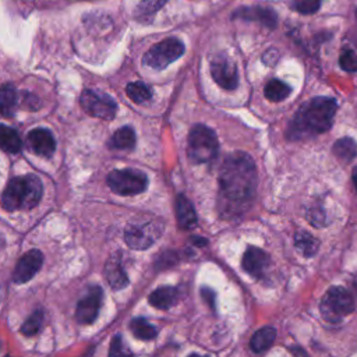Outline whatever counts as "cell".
<instances>
[{
	"mask_svg": "<svg viewBox=\"0 0 357 357\" xmlns=\"http://www.w3.org/2000/svg\"><path fill=\"white\" fill-rule=\"evenodd\" d=\"M106 183L109 188L119 195L141 194L148 187V177L135 169L112 170L107 174Z\"/></svg>",
	"mask_w": 357,
	"mask_h": 357,
	"instance_id": "cell-7",
	"label": "cell"
},
{
	"mask_svg": "<svg viewBox=\"0 0 357 357\" xmlns=\"http://www.w3.org/2000/svg\"><path fill=\"white\" fill-rule=\"evenodd\" d=\"M102 297H103L102 287L92 286L88 289L85 296L78 301L77 310H75V318L79 324L88 325L96 319L99 314V308L102 305Z\"/></svg>",
	"mask_w": 357,
	"mask_h": 357,
	"instance_id": "cell-11",
	"label": "cell"
},
{
	"mask_svg": "<svg viewBox=\"0 0 357 357\" xmlns=\"http://www.w3.org/2000/svg\"><path fill=\"white\" fill-rule=\"evenodd\" d=\"M241 265L248 275L261 279L269 265V255L258 247H248L243 255Z\"/></svg>",
	"mask_w": 357,
	"mask_h": 357,
	"instance_id": "cell-14",
	"label": "cell"
},
{
	"mask_svg": "<svg viewBox=\"0 0 357 357\" xmlns=\"http://www.w3.org/2000/svg\"><path fill=\"white\" fill-rule=\"evenodd\" d=\"M188 158L194 163H206L215 159L219 151L218 137L209 127L197 124L191 128L187 142Z\"/></svg>",
	"mask_w": 357,
	"mask_h": 357,
	"instance_id": "cell-4",
	"label": "cell"
},
{
	"mask_svg": "<svg viewBox=\"0 0 357 357\" xmlns=\"http://www.w3.org/2000/svg\"><path fill=\"white\" fill-rule=\"evenodd\" d=\"M105 276L107 279V283L112 289L120 290L128 284L127 273L121 265V261L119 257L112 255L106 265H105Z\"/></svg>",
	"mask_w": 357,
	"mask_h": 357,
	"instance_id": "cell-16",
	"label": "cell"
},
{
	"mask_svg": "<svg viewBox=\"0 0 357 357\" xmlns=\"http://www.w3.org/2000/svg\"><path fill=\"white\" fill-rule=\"evenodd\" d=\"M162 231L163 223L156 219L132 222L126 227L124 240L134 250H145L160 237Z\"/></svg>",
	"mask_w": 357,
	"mask_h": 357,
	"instance_id": "cell-8",
	"label": "cell"
},
{
	"mask_svg": "<svg viewBox=\"0 0 357 357\" xmlns=\"http://www.w3.org/2000/svg\"><path fill=\"white\" fill-rule=\"evenodd\" d=\"M275 337H276L275 328L264 326L252 335L250 340V347L254 353H262L272 346V343L275 342Z\"/></svg>",
	"mask_w": 357,
	"mask_h": 357,
	"instance_id": "cell-20",
	"label": "cell"
},
{
	"mask_svg": "<svg viewBox=\"0 0 357 357\" xmlns=\"http://www.w3.org/2000/svg\"><path fill=\"white\" fill-rule=\"evenodd\" d=\"M257 187V169L245 152L229 155L219 172L218 204L222 215L231 218L243 213L251 205Z\"/></svg>",
	"mask_w": 357,
	"mask_h": 357,
	"instance_id": "cell-1",
	"label": "cell"
},
{
	"mask_svg": "<svg viewBox=\"0 0 357 357\" xmlns=\"http://www.w3.org/2000/svg\"><path fill=\"white\" fill-rule=\"evenodd\" d=\"M21 145V138L17 134V131L0 124V149L10 153H17L20 152Z\"/></svg>",
	"mask_w": 357,
	"mask_h": 357,
	"instance_id": "cell-23",
	"label": "cell"
},
{
	"mask_svg": "<svg viewBox=\"0 0 357 357\" xmlns=\"http://www.w3.org/2000/svg\"><path fill=\"white\" fill-rule=\"evenodd\" d=\"M319 310L325 321L336 324L353 312L354 300L349 290L340 286H333L324 294Z\"/></svg>",
	"mask_w": 357,
	"mask_h": 357,
	"instance_id": "cell-5",
	"label": "cell"
},
{
	"mask_svg": "<svg viewBox=\"0 0 357 357\" xmlns=\"http://www.w3.org/2000/svg\"><path fill=\"white\" fill-rule=\"evenodd\" d=\"M294 245L304 257H312L318 251L319 241L308 231L300 230L294 234Z\"/></svg>",
	"mask_w": 357,
	"mask_h": 357,
	"instance_id": "cell-22",
	"label": "cell"
},
{
	"mask_svg": "<svg viewBox=\"0 0 357 357\" xmlns=\"http://www.w3.org/2000/svg\"><path fill=\"white\" fill-rule=\"evenodd\" d=\"M81 106L89 116L103 120H112L117 112L114 99L96 89H85L81 93Z\"/></svg>",
	"mask_w": 357,
	"mask_h": 357,
	"instance_id": "cell-9",
	"label": "cell"
},
{
	"mask_svg": "<svg viewBox=\"0 0 357 357\" xmlns=\"http://www.w3.org/2000/svg\"><path fill=\"white\" fill-rule=\"evenodd\" d=\"M233 18H240L245 21H255L262 24L266 28H275L278 24L276 13L269 7L262 6H251V7H240L233 13Z\"/></svg>",
	"mask_w": 357,
	"mask_h": 357,
	"instance_id": "cell-13",
	"label": "cell"
},
{
	"mask_svg": "<svg viewBox=\"0 0 357 357\" xmlns=\"http://www.w3.org/2000/svg\"><path fill=\"white\" fill-rule=\"evenodd\" d=\"M18 105L17 89L13 84H4L0 86V114L10 117L14 114Z\"/></svg>",
	"mask_w": 357,
	"mask_h": 357,
	"instance_id": "cell-19",
	"label": "cell"
},
{
	"mask_svg": "<svg viewBox=\"0 0 357 357\" xmlns=\"http://www.w3.org/2000/svg\"><path fill=\"white\" fill-rule=\"evenodd\" d=\"M109 145L114 149H132L135 145V132L131 127L126 126L119 128L109 141Z\"/></svg>",
	"mask_w": 357,
	"mask_h": 357,
	"instance_id": "cell-21",
	"label": "cell"
},
{
	"mask_svg": "<svg viewBox=\"0 0 357 357\" xmlns=\"http://www.w3.org/2000/svg\"><path fill=\"white\" fill-rule=\"evenodd\" d=\"M42 264H43V255L39 250H31V251L25 252L20 258V261L14 269L13 280L18 284L31 280L36 275V272L39 271Z\"/></svg>",
	"mask_w": 357,
	"mask_h": 357,
	"instance_id": "cell-12",
	"label": "cell"
},
{
	"mask_svg": "<svg viewBox=\"0 0 357 357\" xmlns=\"http://www.w3.org/2000/svg\"><path fill=\"white\" fill-rule=\"evenodd\" d=\"M351 178H353V184H354V187H356V190H357V166L354 167V170H353V173H351Z\"/></svg>",
	"mask_w": 357,
	"mask_h": 357,
	"instance_id": "cell-33",
	"label": "cell"
},
{
	"mask_svg": "<svg viewBox=\"0 0 357 357\" xmlns=\"http://www.w3.org/2000/svg\"><path fill=\"white\" fill-rule=\"evenodd\" d=\"M4 245V238H3V236L0 234V250H1V247Z\"/></svg>",
	"mask_w": 357,
	"mask_h": 357,
	"instance_id": "cell-35",
	"label": "cell"
},
{
	"mask_svg": "<svg viewBox=\"0 0 357 357\" xmlns=\"http://www.w3.org/2000/svg\"><path fill=\"white\" fill-rule=\"evenodd\" d=\"M43 192L42 181L35 174L14 177L3 191L1 206L8 211H21L33 208Z\"/></svg>",
	"mask_w": 357,
	"mask_h": 357,
	"instance_id": "cell-3",
	"label": "cell"
},
{
	"mask_svg": "<svg viewBox=\"0 0 357 357\" xmlns=\"http://www.w3.org/2000/svg\"><path fill=\"white\" fill-rule=\"evenodd\" d=\"M42 322H43V311L42 310H35L31 314V317L21 326V332L25 336H33L40 331Z\"/></svg>",
	"mask_w": 357,
	"mask_h": 357,
	"instance_id": "cell-29",
	"label": "cell"
},
{
	"mask_svg": "<svg viewBox=\"0 0 357 357\" xmlns=\"http://www.w3.org/2000/svg\"><path fill=\"white\" fill-rule=\"evenodd\" d=\"M166 0H141L135 8L137 18H152V15L165 6Z\"/></svg>",
	"mask_w": 357,
	"mask_h": 357,
	"instance_id": "cell-28",
	"label": "cell"
},
{
	"mask_svg": "<svg viewBox=\"0 0 357 357\" xmlns=\"http://www.w3.org/2000/svg\"><path fill=\"white\" fill-rule=\"evenodd\" d=\"M354 42L357 43V10H356V35H354Z\"/></svg>",
	"mask_w": 357,
	"mask_h": 357,
	"instance_id": "cell-34",
	"label": "cell"
},
{
	"mask_svg": "<svg viewBox=\"0 0 357 357\" xmlns=\"http://www.w3.org/2000/svg\"><path fill=\"white\" fill-rule=\"evenodd\" d=\"M127 96L135 103H144L151 99L152 89L144 82H130L126 86Z\"/></svg>",
	"mask_w": 357,
	"mask_h": 357,
	"instance_id": "cell-27",
	"label": "cell"
},
{
	"mask_svg": "<svg viewBox=\"0 0 357 357\" xmlns=\"http://www.w3.org/2000/svg\"><path fill=\"white\" fill-rule=\"evenodd\" d=\"M130 329L132 335L141 340H151L156 337V333H158L156 328L144 318H134L130 322Z\"/></svg>",
	"mask_w": 357,
	"mask_h": 357,
	"instance_id": "cell-26",
	"label": "cell"
},
{
	"mask_svg": "<svg viewBox=\"0 0 357 357\" xmlns=\"http://www.w3.org/2000/svg\"><path fill=\"white\" fill-rule=\"evenodd\" d=\"M28 144H29L31 149L39 156L49 158L56 151V141H54L52 132L46 128H35V130L29 131Z\"/></svg>",
	"mask_w": 357,
	"mask_h": 357,
	"instance_id": "cell-15",
	"label": "cell"
},
{
	"mask_svg": "<svg viewBox=\"0 0 357 357\" xmlns=\"http://www.w3.org/2000/svg\"><path fill=\"white\" fill-rule=\"evenodd\" d=\"M336 109L337 103L332 98H312L296 113L286 132L287 138L301 139L328 131L332 127Z\"/></svg>",
	"mask_w": 357,
	"mask_h": 357,
	"instance_id": "cell-2",
	"label": "cell"
},
{
	"mask_svg": "<svg viewBox=\"0 0 357 357\" xmlns=\"http://www.w3.org/2000/svg\"><path fill=\"white\" fill-rule=\"evenodd\" d=\"M293 8L304 15L314 14L319 10L321 7V0H293L291 1Z\"/></svg>",
	"mask_w": 357,
	"mask_h": 357,
	"instance_id": "cell-31",
	"label": "cell"
},
{
	"mask_svg": "<svg viewBox=\"0 0 357 357\" xmlns=\"http://www.w3.org/2000/svg\"><path fill=\"white\" fill-rule=\"evenodd\" d=\"M184 53V43L177 38H166L153 45L142 57V63L153 70H163Z\"/></svg>",
	"mask_w": 357,
	"mask_h": 357,
	"instance_id": "cell-6",
	"label": "cell"
},
{
	"mask_svg": "<svg viewBox=\"0 0 357 357\" xmlns=\"http://www.w3.org/2000/svg\"><path fill=\"white\" fill-rule=\"evenodd\" d=\"M211 75L223 89L231 91L238 85V73L236 64L226 56H216L211 61Z\"/></svg>",
	"mask_w": 357,
	"mask_h": 357,
	"instance_id": "cell-10",
	"label": "cell"
},
{
	"mask_svg": "<svg viewBox=\"0 0 357 357\" xmlns=\"http://www.w3.org/2000/svg\"><path fill=\"white\" fill-rule=\"evenodd\" d=\"M339 64L344 71L356 73L357 71V53L351 49H343L339 57Z\"/></svg>",
	"mask_w": 357,
	"mask_h": 357,
	"instance_id": "cell-30",
	"label": "cell"
},
{
	"mask_svg": "<svg viewBox=\"0 0 357 357\" xmlns=\"http://www.w3.org/2000/svg\"><path fill=\"white\" fill-rule=\"evenodd\" d=\"M290 92H291V88L280 79H271L264 89L265 98L272 102H280L286 99L290 95Z\"/></svg>",
	"mask_w": 357,
	"mask_h": 357,
	"instance_id": "cell-25",
	"label": "cell"
},
{
	"mask_svg": "<svg viewBox=\"0 0 357 357\" xmlns=\"http://www.w3.org/2000/svg\"><path fill=\"white\" fill-rule=\"evenodd\" d=\"M174 208H176V218L181 229H192L197 225L195 209L187 197L177 195Z\"/></svg>",
	"mask_w": 357,
	"mask_h": 357,
	"instance_id": "cell-17",
	"label": "cell"
},
{
	"mask_svg": "<svg viewBox=\"0 0 357 357\" xmlns=\"http://www.w3.org/2000/svg\"><path fill=\"white\" fill-rule=\"evenodd\" d=\"M110 356H123V354H130V350H127L123 344V340L120 337V335L114 336V339L112 340V344H110V351H109Z\"/></svg>",
	"mask_w": 357,
	"mask_h": 357,
	"instance_id": "cell-32",
	"label": "cell"
},
{
	"mask_svg": "<svg viewBox=\"0 0 357 357\" xmlns=\"http://www.w3.org/2000/svg\"><path fill=\"white\" fill-rule=\"evenodd\" d=\"M177 300H178V290L173 286L158 287L148 297L149 304L158 310H169L177 303Z\"/></svg>",
	"mask_w": 357,
	"mask_h": 357,
	"instance_id": "cell-18",
	"label": "cell"
},
{
	"mask_svg": "<svg viewBox=\"0 0 357 357\" xmlns=\"http://www.w3.org/2000/svg\"><path fill=\"white\" fill-rule=\"evenodd\" d=\"M333 153L336 155V158L339 160L347 163V162L353 160L354 156L357 155V144L353 138L343 137L335 142Z\"/></svg>",
	"mask_w": 357,
	"mask_h": 357,
	"instance_id": "cell-24",
	"label": "cell"
}]
</instances>
